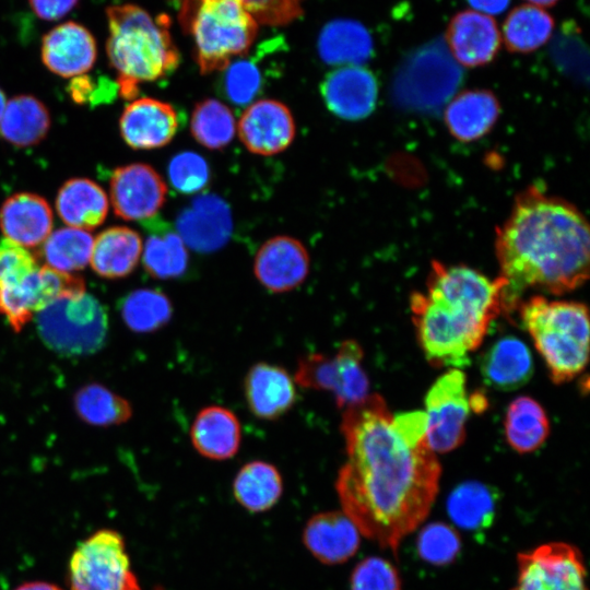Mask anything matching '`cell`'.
<instances>
[{"instance_id":"f5cc1de1","label":"cell","mask_w":590,"mask_h":590,"mask_svg":"<svg viewBox=\"0 0 590 590\" xmlns=\"http://www.w3.org/2000/svg\"><path fill=\"white\" fill-rule=\"evenodd\" d=\"M469 401L471 409H473L475 412L484 411L487 405L485 393L481 391L472 393L469 398Z\"/></svg>"},{"instance_id":"836d02e7","label":"cell","mask_w":590,"mask_h":590,"mask_svg":"<svg viewBox=\"0 0 590 590\" xmlns=\"http://www.w3.org/2000/svg\"><path fill=\"white\" fill-rule=\"evenodd\" d=\"M496 502L497 494L492 487L476 481H468L451 492L447 500V510L458 527L479 530L492 523Z\"/></svg>"},{"instance_id":"2e32d148","label":"cell","mask_w":590,"mask_h":590,"mask_svg":"<svg viewBox=\"0 0 590 590\" xmlns=\"http://www.w3.org/2000/svg\"><path fill=\"white\" fill-rule=\"evenodd\" d=\"M327 108L346 120L366 118L374 110L378 83L371 71L362 66L338 67L320 84Z\"/></svg>"},{"instance_id":"4316f807","label":"cell","mask_w":590,"mask_h":590,"mask_svg":"<svg viewBox=\"0 0 590 590\" xmlns=\"http://www.w3.org/2000/svg\"><path fill=\"white\" fill-rule=\"evenodd\" d=\"M374 51L368 30L359 22L337 19L327 23L318 37V52L331 66H361Z\"/></svg>"},{"instance_id":"52a82bcc","label":"cell","mask_w":590,"mask_h":590,"mask_svg":"<svg viewBox=\"0 0 590 590\" xmlns=\"http://www.w3.org/2000/svg\"><path fill=\"white\" fill-rule=\"evenodd\" d=\"M36 324L49 349L66 356H78L102 347L108 318L99 300L83 292L50 303L38 311Z\"/></svg>"},{"instance_id":"8fae6325","label":"cell","mask_w":590,"mask_h":590,"mask_svg":"<svg viewBox=\"0 0 590 590\" xmlns=\"http://www.w3.org/2000/svg\"><path fill=\"white\" fill-rule=\"evenodd\" d=\"M512 590H589L580 550L567 542H548L520 552Z\"/></svg>"},{"instance_id":"db71d44e","label":"cell","mask_w":590,"mask_h":590,"mask_svg":"<svg viewBox=\"0 0 590 590\" xmlns=\"http://www.w3.org/2000/svg\"><path fill=\"white\" fill-rule=\"evenodd\" d=\"M532 5L535 7H552L554 5L558 0H527Z\"/></svg>"},{"instance_id":"9a60e30c","label":"cell","mask_w":590,"mask_h":590,"mask_svg":"<svg viewBox=\"0 0 590 590\" xmlns=\"http://www.w3.org/2000/svg\"><path fill=\"white\" fill-rule=\"evenodd\" d=\"M240 141L258 155H274L290 146L295 137V121L290 108L275 99L251 103L237 125Z\"/></svg>"},{"instance_id":"ac0fdd59","label":"cell","mask_w":590,"mask_h":590,"mask_svg":"<svg viewBox=\"0 0 590 590\" xmlns=\"http://www.w3.org/2000/svg\"><path fill=\"white\" fill-rule=\"evenodd\" d=\"M253 273L269 292H290L307 278L309 255L299 240L290 236H275L259 248L253 261Z\"/></svg>"},{"instance_id":"b9f144b4","label":"cell","mask_w":590,"mask_h":590,"mask_svg":"<svg viewBox=\"0 0 590 590\" xmlns=\"http://www.w3.org/2000/svg\"><path fill=\"white\" fill-rule=\"evenodd\" d=\"M223 90L236 105L251 103L262 85V74L252 59H238L224 69Z\"/></svg>"},{"instance_id":"816d5d0a","label":"cell","mask_w":590,"mask_h":590,"mask_svg":"<svg viewBox=\"0 0 590 590\" xmlns=\"http://www.w3.org/2000/svg\"><path fill=\"white\" fill-rule=\"evenodd\" d=\"M14 590H62L60 587L45 581H28L20 585Z\"/></svg>"},{"instance_id":"ffe728a7","label":"cell","mask_w":590,"mask_h":590,"mask_svg":"<svg viewBox=\"0 0 590 590\" xmlns=\"http://www.w3.org/2000/svg\"><path fill=\"white\" fill-rule=\"evenodd\" d=\"M295 384L294 377L284 367L256 363L244 379V393L250 412L264 421L283 416L295 404Z\"/></svg>"},{"instance_id":"1f68e13d","label":"cell","mask_w":590,"mask_h":590,"mask_svg":"<svg viewBox=\"0 0 590 590\" xmlns=\"http://www.w3.org/2000/svg\"><path fill=\"white\" fill-rule=\"evenodd\" d=\"M282 492L281 473L273 464L262 460L244 464L233 482L236 500L252 512L266 511L273 507Z\"/></svg>"},{"instance_id":"d6a6232c","label":"cell","mask_w":590,"mask_h":590,"mask_svg":"<svg viewBox=\"0 0 590 590\" xmlns=\"http://www.w3.org/2000/svg\"><path fill=\"white\" fill-rule=\"evenodd\" d=\"M504 428L510 447L519 453H528L543 445L550 433V422L536 400L520 396L509 403Z\"/></svg>"},{"instance_id":"9c48e42d","label":"cell","mask_w":590,"mask_h":590,"mask_svg":"<svg viewBox=\"0 0 590 590\" xmlns=\"http://www.w3.org/2000/svg\"><path fill=\"white\" fill-rule=\"evenodd\" d=\"M363 357L362 346L355 340H345L332 356L310 353L300 357L294 380L306 389L329 391L337 406L344 410L370 394Z\"/></svg>"},{"instance_id":"c3c4849f","label":"cell","mask_w":590,"mask_h":590,"mask_svg":"<svg viewBox=\"0 0 590 590\" xmlns=\"http://www.w3.org/2000/svg\"><path fill=\"white\" fill-rule=\"evenodd\" d=\"M67 90L75 103L95 106L111 102L118 93V85L105 75L94 79L81 74L72 78Z\"/></svg>"},{"instance_id":"60d3db41","label":"cell","mask_w":590,"mask_h":590,"mask_svg":"<svg viewBox=\"0 0 590 590\" xmlns=\"http://www.w3.org/2000/svg\"><path fill=\"white\" fill-rule=\"evenodd\" d=\"M416 548L424 562L442 566L452 563L458 557L461 540L453 527L436 521L426 524L420 531Z\"/></svg>"},{"instance_id":"ba28073f","label":"cell","mask_w":590,"mask_h":590,"mask_svg":"<svg viewBox=\"0 0 590 590\" xmlns=\"http://www.w3.org/2000/svg\"><path fill=\"white\" fill-rule=\"evenodd\" d=\"M71 590H142L121 534L102 529L84 540L69 563Z\"/></svg>"},{"instance_id":"7a4b0ae2","label":"cell","mask_w":590,"mask_h":590,"mask_svg":"<svg viewBox=\"0 0 590 590\" xmlns=\"http://www.w3.org/2000/svg\"><path fill=\"white\" fill-rule=\"evenodd\" d=\"M496 256L505 280L503 312L512 315L527 290L555 295L588 279L589 228L569 202L530 187L498 229Z\"/></svg>"},{"instance_id":"8d00e7d4","label":"cell","mask_w":590,"mask_h":590,"mask_svg":"<svg viewBox=\"0 0 590 590\" xmlns=\"http://www.w3.org/2000/svg\"><path fill=\"white\" fill-rule=\"evenodd\" d=\"M93 236L80 228L62 227L42 244L39 258L46 266L66 273L84 269L91 260Z\"/></svg>"},{"instance_id":"603a6c76","label":"cell","mask_w":590,"mask_h":590,"mask_svg":"<svg viewBox=\"0 0 590 590\" xmlns=\"http://www.w3.org/2000/svg\"><path fill=\"white\" fill-rule=\"evenodd\" d=\"M52 224L49 203L35 193L12 194L0 208V228L4 237L24 247L42 245L50 235Z\"/></svg>"},{"instance_id":"ee69618b","label":"cell","mask_w":590,"mask_h":590,"mask_svg":"<svg viewBox=\"0 0 590 590\" xmlns=\"http://www.w3.org/2000/svg\"><path fill=\"white\" fill-rule=\"evenodd\" d=\"M350 588L351 590H402V581L393 564L382 557L369 556L353 569Z\"/></svg>"},{"instance_id":"cb8c5ba5","label":"cell","mask_w":590,"mask_h":590,"mask_svg":"<svg viewBox=\"0 0 590 590\" xmlns=\"http://www.w3.org/2000/svg\"><path fill=\"white\" fill-rule=\"evenodd\" d=\"M177 228L186 246L203 252L215 250L229 236L231 213L220 198L202 196L180 214Z\"/></svg>"},{"instance_id":"3957f363","label":"cell","mask_w":590,"mask_h":590,"mask_svg":"<svg viewBox=\"0 0 590 590\" xmlns=\"http://www.w3.org/2000/svg\"><path fill=\"white\" fill-rule=\"evenodd\" d=\"M505 280L465 266L434 261L426 292L411 295L417 341L435 367L461 368L503 312Z\"/></svg>"},{"instance_id":"484cf974","label":"cell","mask_w":590,"mask_h":590,"mask_svg":"<svg viewBox=\"0 0 590 590\" xmlns=\"http://www.w3.org/2000/svg\"><path fill=\"white\" fill-rule=\"evenodd\" d=\"M193 448L204 458L226 460L234 457L241 442V426L236 414L221 405L201 409L190 427Z\"/></svg>"},{"instance_id":"f546056e","label":"cell","mask_w":590,"mask_h":590,"mask_svg":"<svg viewBox=\"0 0 590 590\" xmlns=\"http://www.w3.org/2000/svg\"><path fill=\"white\" fill-rule=\"evenodd\" d=\"M499 114L493 93L484 90L467 91L456 96L445 110L450 133L461 141H473L487 133Z\"/></svg>"},{"instance_id":"e575fe53","label":"cell","mask_w":590,"mask_h":590,"mask_svg":"<svg viewBox=\"0 0 590 590\" xmlns=\"http://www.w3.org/2000/svg\"><path fill=\"white\" fill-rule=\"evenodd\" d=\"M145 271L155 279L167 280L182 275L188 267V250L177 232L152 225L143 250Z\"/></svg>"},{"instance_id":"f907efd6","label":"cell","mask_w":590,"mask_h":590,"mask_svg":"<svg viewBox=\"0 0 590 590\" xmlns=\"http://www.w3.org/2000/svg\"><path fill=\"white\" fill-rule=\"evenodd\" d=\"M469 4L480 13L500 14L509 5L510 0H467Z\"/></svg>"},{"instance_id":"7bdbcfd3","label":"cell","mask_w":590,"mask_h":590,"mask_svg":"<svg viewBox=\"0 0 590 590\" xmlns=\"http://www.w3.org/2000/svg\"><path fill=\"white\" fill-rule=\"evenodd\" d=\"M168 177L177 191L186 194L196 193L202 190L210 180L209 164L194 152H181L170 160Z\"/></svg>"},{"instance_id":"ab89813d","label":"cell","mask_w":590,"mask_h":590,"mask_svg":"<svg viewBox=\"0 0 590 590\" xmlns=\"http://www.w3.org/2000/svg\"><path fill=\"white\" fill-rule=\"evenodd\" d=\"M190 131L202 146L220 150L233 140L237 125L229 107L217 99L206 98L194 106Z\"/></svg>"},{"instance_id":"83f0119b","label":"cell","mask_w":590,"mask_h":590,"mask_svg":"<svg viewBox=\"0 0 590 590\" xmlns=\"http://www.w3.org/2000/svg\"><path fill=\"white\" fill-rule=\"evenodd\" d=\"M108 198L101 186L87 178H72L59 189L56 210L70 227L92 229L101 225L108 213Z\"/></svg>"},{"instance_id":"f1b7e54d","label":"cell","mask_w":590,"mask_h":590,"mask_svg":"<svg viewBox=\"0 0 590 590\" xmlns=\"http://www.w3.org/2000/svg\"><path fill=\"white\" fill-rule=\"evenodd\" d=\"M141 252L142 239L138 232L126 226H114L94 239L90 261L99 276L119 279L134 270Z\"/></svg>"},{"instance_id":"f6af8a7d","label":"cell","mask_w":590,"mask_h":590,"mask_svg":"<svg viewBox=\"0 0 590 590\" xmlns=\"http://www.w3.org/2000/svg\"><path fill=\"white\" fill-rule=\"evenodd\" d=\"M552 55L555 61L569 71L582 73L587 70V47L581 31L574 21L562 24L552 42Z\"/></svg>"},{"instance_id":"4fadbf2b","label":"cell","mask_w":590,"mask_h":590,"mask_svg":"<svg viewBox=\"0 0 590 590\" xmlns=\"http://www.w3.org/2000/svg\"><path fill=\"white\" fill-rule=\"evenodd\" d=\"M82 278L47 266L36 268L21 281L0 286V314L14 331H20L50 303L85 292Z\"/></svg>"},{"instance_id":"6da1fadb","label":"cell","mask_w":590,"mask_h":590,"mask_svg":"<svg viewBox=\"0 0 590 590\" xmlns=\"http://www.w3.org/2000/svg\"><path fill=\"white\" fill-rule=\"evenodd\" d=\"M346 461L338 472L343 512L358 531L397 554L403 539L428 516L441 473L426 444L422 412L393 415L369 394L344 409Z\"/></svg>"},{"instance_id":"7402d4cb","label":"cell","mask_w":590,"mask_h":590,"mask_svg":"<svg viewBox=\"0 0 590 590\" xmlns=\"http://www.w3.org/2000/svg\"><path fill=\"white\" fill-rule=\"evenodd\" d=\"M359 533L343 511H324L306 523L303 542L318 560L335 565L354 556L359 547Z\"/></svg>"},{"instance_id":"4dcf8cb0","label":"cell","mask_w":590,"mask_h":590,"mask_svg":"<svg viewBox=\"0 0 590 590\" xmlns=\"http://www.w3.org/2000/svg\"><path fill=\"white\" fill-rule=\"evenodd\" d=\"M49 128L50 116L47 107L32 95L11 98L0 119V135L21 148L39 143Z\"/></svg>"},{"instance_id":"30bf717a","label":"cell","mask_w":590,"mask_h":590,"mask_svg":"<svg viewBox=\"0 0 590 590\" xmlns=\"http://www.w3.org/2000/svg\"><path fill=\"white\" fill-rule=\"evenodd\" d=\"M462 71L442 39L430 40L414 50L401 64L394 80L400 101L435 106L458 87Z\"/></svg>"},{"instance_id":"f35d334b","label":"cell","mask_w":590,"mask_h":590,"mask_svg":"<svg viewBox=\"0 0 590 590\" xmlns=\"http://www.w3.org/2000/svg\"><path fill=\"white\" fill-rule=\"evenodd\" d=\"M74 410L83 422L96 426L119 425L132 415L128 400L95 382L75 392Z\"/></svg>"},{"instance_id":"d4e9b609","label":"cell","mask_w":590,"mask_h":590,"mask_svg":"<svg viewBox=\"0 0 590 590\" xmlns=\"http://www.w3.org/2000/svg\"><path fill=\"white\" fill-rule=\"evenodd\" d=\"M480 370L488 387L511 391L529 381L533 373V359L523 341L507 335L484 351L480 358Z\"/></svg>"},{"instance_id":"bcb514c9","label":"cell","mask_w":590,"mask_h":590,"mask_svg":"<svg viewBox=\"0 0 590 590\" xmlns=\"http://www.w3.org/2000/svg\"><path fill=\"white\" fill-rule=\"evenodd\" d=\"M37 268V256L5 237L0 239V286L21 281Z\"/></svg>"},{"instance_id":"e0dca14e","label":"cell","mask_w":590,"mask_h":590,"mask_svg":"<svg viewBox=\"0 0 590 590\" xmlns=\"http://www.w3.org/2000/svg\"><path fill=\"white\" fill-rule=\"evenodd\" d=\"M40 56L50 72L62 78H74L92 69L97 57V44L87 27L67 21L43 36Z\"/></svg>"},{"instance_id":"8992f818","label":"cell","mask_w":590,"mask_h":590,"mask_svg":"<svg viewBox=\"0 0 590 590\" xmlns=\"http://www.w3.org/2000/svg\"><path fill=\"white\" fill-rule=\"evenodd\" d=\"M178 20L193 39L202 74L222 71L247 54L259 28L241 0H182Z\"/></svg>"},{"instance_id":"7c38bea8","label":"cell","mask_w":590,"mask_h":590,"mask_svg":"<svg viewBox=\"0 0 590 590\" xmlns=\"http://www.w3.org/2000/svg\"><path fill=\"white\" fill-rule=\"evenodd\" d=\"M465 375L451 368L438 377L425 397L426 444L434 452H448L464 440L471 410Z\"/></svg>"},{"instance_id":"681fc988","label":"cell","mask_w":590,"mask_h":590,"mask_svg":"<svg viewBox=\"0 0 590 590\" xmlns=\"http://www.w3.org/2000/svg\"><path fill=\"white\" fill-rule=\"evenodd\" d=\"M33 13L43 21H58L78 7L81 0H27Z\"/></svg>"},{"instance_id":"d590c367","label":"cell","mask_w":590,"mask_h":590,"mask_svg":"<svg viewBox=\"0 0 590 590\" xmlns=\"http://www.w3.org/2000/svg\"><path fill=\"white\" fill-rule=\"evenodd\" d=\"M554 30L553 17L542 8L523 4L515 8L503 25L506 47L514 52H530L544 45Z\"/></svg>"},{"instance_id":"44dd1931","label":"cell","mask_w":590,"mask_h":590,"mask_svg":"<svg viewBox=\"0 0 590 590\" xmlns=\"http://www.w3.org/2000/svg\"><path fill=\"white\" fill-rule=\"evenodd\" d=\"M446 45L453 59L465 67L488 63L500 46V34L496 22L476 11L456 14L447 28Z\"/></svg>"},{"instance_id":"d6986e66","label":"cell","mask_w":590,"mask_h":590,"mask_svg":"<svg viewBox=\"0 0 590 590\" xmlns=\"http://www.w3.org/2000/svg\"><path fill=\"white\" fill-rule=\"evenodd\" d=\"M179 128V116L168 103L142 97L129 103L119 119L125 142L137 150L157 149L169 143Z\"/></svg>"},{"instance_id":"7dc6e473","label":"cell","mask_w":590,"mask_h":590,"mask_svg":"<svg viewBox=\"0 0 590 590\" xmlns=\"http://www.w3.org/2000/svg\"><path fill=\"white\" fill-rule=\"evenodd\" d=\"M259 24L283 26L303 14L305 0H241Z\"/></svg>"},{"instance_id":"11a10c76","label":"cell","mask_w":590,"mask_h":590,"mask_svg":"<svg viewBox=\"0 0 590 590\" xmlns=\"http://www.w3.org/2000/svg\"><path fill=\"white\" fill-rule=\"evenodd\" d=\"M7 105V99L3 91L0 88V119Z\"/></svg>"},{"instance_id":"5bb4252c","label":"cell","mask_w":590,"mask_h":590,"mask_svg":"<svg viewBox=\"0 0 590 590\" xmlns=\"http://www.w3.org/2000/svg\"><path fill=\"white\" fill-rule=\"evenodd\" d=\"M115 214L127 221L152 219L164 205L167 186L150 165L132 163L114 170L109 182Z\"/></svg>"},{"instance_id":"277c9868","label":"cell","mask_w":590,"mask_h":590,"mask_svg":"<svg viewBox=\"0 0 590 590\" xmlns=\"http://www.w3.org/2000/svg\"><path fill=\"white\" fill-rule=\"evenodd\" d=\"M108 26L106 55L117 72L118 93L133 99L139 85L172 74L180 55L170 33V17L151 15L138 4L123 3L105 9Z\"/></svg>"},{"instance_id":"5b68a950","label":"cell","mask_w":590,"mask_h":590,"mask_svg":"<svg viewBox=\"0 0 590 590\" xmlns=\"http://www.w3.org/2000/svg\"><path fill=\"white\" fill-rule=\"evenodd\" d=\"M517 310L555 384L567 382L585 369L589 353L585 304L534 295L522 300Z\"/></svg>"},{"instance_id":"74e56055","label":"cell","mask_w":590,"mask_h":590,"mask_svg":"<svg viewBox=\"0 0 590 590\" xmlns=\"http://www.w3.org/2000/svg\"><path fill=\"white\" fill-rule=\"evenodd\" d=\"M126 326L139 333L156 331L173 316V305L166 294L154 288H139L127 294L119 304Z\"/></svg>"}]
</instances>
